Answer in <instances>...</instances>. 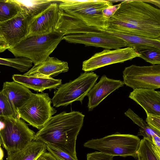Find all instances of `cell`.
Segmentation results:
<instances>
[{
    "instance_id": "cell-1",
    "label": "cell",
    "mask_w": 160,
    "mask_h": 160,
    "mask_svg": "<svg viewBox=\"0 0 160 160\" xmlns=\"http://www.w3.org/2000/svg\"><path fill=\"white\" fill-rule=\"evenodd\" d=\"M109 20L108 28L160 40V10L142 0H124Z\"/></svg>"
},
{
    "instance_id": "cell-2",
    "label": "cell",
    "mask_w": 160,
    "mask_h": 160,
    "mask_svg": "<svg viewBox=\"0 0 160 160\" xmlns=\"http://www.w3.org/2000/svg\"><path fill=\"white\" fill-rule=\"evenodd\" d=\"M85 115L79 111H65L52 116L35 134V140L56 148L76 159L77 136Z\"/></svg>"
},
{
    "instance_id": "cell-3",
    "label": "cell",
    "mask_w": 160,
    "mask_h": 160,
    "mask_svg": "<svg viewBox=\"0 0 160 160\" xmlns=\"http://www.w3.org/2000/svg\"><path fill=\"white\" fill-rule=\"evenodd\" d=\"M63 37L54 31L44 34L27 35L8 50L16 58H28L36 65L49 56L62 40Z\"/></svg>"
},
{
    "instance_id": "cell-4",
    "label": "cell",
    "mask_w": 160,
    "mask_h": 160,
    "mask_svg": "<svg viewBox=\"0 0 160 160\" xmlns=\"http://www.w3.org/2000/svg\"><path fill=\"white\" fill-rule=\"evenodd\" d=\"M113 5L108 0H59L60 9L83 21L98 30L109 27V19L104 17L103 10Z\"/></svg>"
},
{
    "instance_id": "cell-5",
    "label": "cell",
    "mask_w": 160,
    "mask_h": 160,
    "mask_svg": "<svg viewBox=\"0 0 160 160\" xmlns=\"http://www.w3.org/2000/svg\"><path fill=\"white\" fill-rule=\"evenodd\" d=\"M140 140L137 136L117 132L100 138L92 139L83 146L114 157L132 156L137 159Z\"/></svg>"
},
{
    "instance_id": "cell-6",
    "label": "cell",
    "mask_w": 160,
    "mask_h": 160,
    "mask_svg": "<svg viewBox=\"0 0 160 160\" xmlns=\"http://www.w3.org/2000/svg\"><path fill=\"white\" fill-rule=\"evenodd\" d=\"M3 123L0 130V142L7 154L19 151L34 140L35 132L18 117H0Z\"/></svg>"
},
{
    "instance_id": "cell-7",
    "label": "cell",
    "mask_w": 160,
    "mask_h": 160,
    "mask_svg": "<svg viewBox=\"0 0 160 160\" xmlns=\"http://www.w3.org/2000/svg\"><path fill=\"white\" fill-rule=\"evenodd\" d=\"M98 78L92 71L85 72L74 80L61 84L54 92L52 99L53 106H67L77 101L82 103Z\"/></svg>"
},
{
    "instance_id": "cell-8",
    "label": "cell",
    "mask_w": 160,
    "mask_h": 160,
    "mask_svg": "<svg viewBox=\"0 0 160 160\" xmlns=\"http://www.w3.org/2000/svg\"><path fill=\"white\" fill-rule=\"evenodd\" d=\"M51 103L48 93H33L18 109L17 117L40 130L57 112Z\"/></svg>"
},
{
    "instance_id": "cell-9",
    "label": "cell",
    "mask_w": 160,
    "mask_h": 160,
    "mask_svg": "<svg viewBox=\"0 0 160 160\" xmlns=\"http://www.w3.org/2000/svg\"><path fill=\"white\" fill-rule=\"evenodd\" d=\"M124 84L133 89L160 88V65L140 66L132 65L123 72Z\"/></svg>"
},
{
    "instance_id": "cell-10",
    "label": "cell",
    "mask_w": 160,
    "mask_h": 160,
    "mask_svg": "<svg viewBox=\"0 0 160 160\" xmlns=\"http://www.w3.org/2000/svg\"><path fill=\"white\" fill-rule=\"evenodd\" d=\"M139 57L138 53L132 48L127 47L112 50L105 49L83 61L82 70L85 72L92 71L107 65L122 63Z\"/></svg>"
},
{
    "instance_id": "cell-11",
    "label": "cell",
    "mask_w": 160,
    "mask_h": 160,
    "mask_svg": "<svg viewBox=\"0 0 160 160\" xmlns=\"http://www.w3.org/2000/svg\"><path fill=\"white\" fill-rule=\"evenodd\" d=\"M70 43L83 44L86 46L102 48L105 49H116L128 47L123 40L97 30L93 32L71 34L63 37Z\"/></svg>"
},
{
    "instance_id": "cell-12",
    "label": "cell",
    "mask_w": 160,
    "mask_h": 160,
    "mask_svg": "<svg viewBox=\"0 0 160 160\" xmlns=\"http://www.w3.org/2000/svg\"><path fill=\"white\" fill-rule=\"evenodd\" d=\"M31 18L22 11L15 17L0 22V33L9 48H12L28 35Z\"/></svg>"
},
{
    "instance_id": "cell-13",
    "label": "cell",
    "mask_w": 160,
    "mask_h": 160,
    "mask_svg": "<svg viewBox=\"0 0 160 160\" xmlns=\"http://www.w3.org/2000/svg\"><path fill=\"white\" fill-rule=\"evenodd\" d=\"M52 3L30 20L28 35H42L53 31L57 22L60 8L59 2Z\"/></svg>"
},
{
    "instance_id": "cell-14",
    "label": "cell",
    "mask_w": 160,
    "mask_h": 160,
    "mask_svg": "<svg viewBox=\"0 0 160 160\" xmlns=\"http://www.w3.org/2000/svg\"><path fill=\"white\" fill-rule=\"evenodd\" d=\"M124 85L121 80L110 78L105 75L102 76L87 95L88 111L92 110L109 94Z\"/></svg>"
},
{
    "instance_id": "cell-15",
    "label": "cell",
    "mask_w": 160,
    "mask_h": 160,
    "mask_svg": "<svg viewBox=\"0 0 160 160\" xmlns=\"http://www.w3.org/2000/svg\"><path fill=\"white\" fill-rule=\"evenodd\" d=\"M98 29L89 26L81 20L60 9L54 31L63 36L71 34L94 32Z\"/></svg>"
},
{
    "instance_id": "cell-16",
    "label": "cell",
    "mask_w": 160,
    "mask_h": 160,
    "mask_svg": "<svg viewBox=\"0 0 160 160\" xmlns=\"http://www.w3.org/2000/svg\"><path fill=\"white\" fill-rule=\"evenodd\" d=\"M140 105L146 112L160 116V92L154 89H133L128 96Z\"/></svg>"
},
{
    "instance_id": "cell-17",
    "label": "cell",
    "mask_w": 160,
    "mask_h": 160,
    "mask_svg": "<svg viewBox=\"0 0 160 160\" xmlns=\"http://www.w3.org/2000/svg\"><path fill=\"white\" fill-rule=\"evenodd\" d=\"M69 69L67 62L53 57H48L40 63L34 65L24 75L38 77H51L67 72Z\"/></svg>"
},
{
    "instance_id": "cell-18",
    "label": "cell",
    "mask_w": 160,
    "mask_h": 160,
    "mask_svg": "<svg viewBox=\"0 0 160 160\" xmlns=\"http://www.w3.org/2000/svg\"><path fill=\"white\" fill-rule=\"evenodd\" d=\"M2 90L7 96L17 117L18 109L33 94L28 88L14 81L4 82Z\"/></svg>"
},
{
    "instance_id": "cell-19",
    "label": "cell",
    "mask_w": 160,
    "mask_h": 160,
    "mask_svg": "<svg viewBox=\"0 0 160 160\" xmlns=\"http://www.w3.org/2000/svg\"><path fill=\"white\" fill-rule=\"evenodd\" d=\"M12 79L14 81L37 92H42L46 89H55L62 84L61 79H55L51 77L28 76L15 74L12 76Z\"/></svg>"
},
{
    "instance_id": "cell-20",
    "label": "cell",
    "mask_w": 160,
    "mask_h": 160,
    "mask_svg": "<svg viewBox=\"0 0 160 160\" xmlns=\"http://www.w3.org/2000/svg\"><path fill=\"white\" fill-rule=\"evenodd\" d=\"M100 31L121 39L127 43V47L133 48L137 51L150 48H155L160 49L159 40L144 38L114 31L108 28Z\"/></svg>"
},
{
    "instance_id": "cell-21",
    "label": "cell",
    "mask_w": 160,
    "mask_h": 160,
    "mask_svg": "<svg viewBox=\"0 0 160 160\" xmlns=\"http://www.w3.org/2000/svg\"><path fill=\"white\" fill-rule=\"evenodd\" d=\"M46 150L45 143L33 140L22 149L7 154L6 160H36Z\"/></svg>"
},
{
    "instance_id": "cell-22",
    "label": "cell",
    "mask_w": 160,
    "mask_h": 160,
    "mask_svg": "<svg viewBox=\"0 0 160 160\" xmlns=\"http://www.w3.org/2000/svg\"><path fill=\"white\" fill-rule=\"evenodd\" d=\"M19 5L21 10L31 18L37 15L52 3L58 0H15Z\"/></svg>"
},
{
    "instance_id": "cell-23",
    "label": "cell",
    "mask_w": 160,
    "mask_h": 160,
    "mask_svg": "<svg viewBox=\"0 0 160 160\" xmlns=\"http://www.w3.org/2000/svg\"><path fill=\"white\" fill-rule=\"evenodd\" d=\"M21 11L19 5L15 0H0V22L13 18Z\"/></svg>"
},
{
    "instance_id": "cell-24",
    "label": "cell",
    "mask_w": 160,
    "mask_h": 160,
    "mask_svg": "<svg viewBox=\"0 0 160 160\" xmlns=\"http://www.w3.org/2000/svg\"><path fill=\"white\" fill-rule=\"evenodd\" d=\"M143 160H160L159 155L152 143L143 138L140 140L137 151V157Z\"/></svg>"
},
{
    "instance_id": "cell-25",
    "label": "cell",
    "mask_w": 160,
    "mask_h": 160,
    "mask_svg": "<svg viewBox=\"0 0 160 160\" xmlns=\"http://www.w3.org/2000/svg\"><path fill=\"white\" fill-rule=\"evenodd\" d=\"M33 62L28 58L20 57L13 58H0V64L14 68L21 72L28 71L32 66Z\"/></svg>"
},
{
    "instance_id": "cell-26",
    "label": "cell",
    "mask_w": 160,
    "mask_h": 160,
    "mask_svg": "<svg viewBox=\"0 0 160 160\" xmlns=\"http://www.w3.org/2000/svg\"><path fill=\"white\" fill-rule=\"evenodd\" d=\"M137 52L140 58L153 65H160V49L155 48L144 49Z\"/></svg>"
},
{
    "instance_id": "cell-27",
    "label": "cell",
    "mask_w": 160,
    "mask_h": 160,
    "mask_svg": "<svg viewBox=\"0 0 160 160\" xmlns=\"http://www.w3.org/2000/svg\"><path fill=\"white\" fill-rule=\"evenodd\" d=\"M17 117L9 101L2 90L0 91V117Z\"/></svg>"
},
{
    "instance_id": "cell-28",
    "label": "cell",
    "mask_w": 160,
    "mask_h": 160,
    "mask_svg": "<svg viewBox=\"0 0 160 160\" xmlns=\"http://www.w3.org/2000/svg\"><path fill=\"white\" fill-rule=\"evenodd\" d=\"M46 149L57 160H78L69 154L53 146L46 144Z\"/></svg>"
},
{
    "instance_id": "cell-29",
    "label": "cell",
    "mask_w": 160,
    "mask_h": 160,
    "mask_svg": "<svg viewBox=\"0 0 160 160\" xmlns=\"http://www.w3.org/2000/svg\"><path fill=\"white\" fill-rule=\"evenodd\" d=\"M147 123L151 128L160 132V116L146 112Z\"/></svg>"
},
{
    "instance_id": "cell-30",
    "label": "cell",
    "mask_w": 160,
    "mask_h": 160,
    "mask_svg": "<svg viewBox=\"0 0 160 160\" xmlns=\"http://www.w3.org/2000/svg\"><path fill=\"white\" fill-rule=\"evenodd\" d=\"M113 157L99 151H96L87 154V160H113Z\"/></svg>"
},
{
    "instance_id": "cell-31",
    "label": "cell",
    "mask_w": 160,
    "mask_h": 160,
    "mask_svg": "<svg viewBox=\"0 0 160 160\" xmlns=\"http://www.w3.org/2000/svg\"><path fill=\"white\" fill-rule=\"evenodd\" d=\"M121 4L108 7L102 11L104 17L108 19L112 17L119 8Z\"/></svg>"
},
{
    "instance_id": "cell-32",
    "label": "cell",
    "mask_w": 160,
    "mask_h": 160,
    "mask_svg": "<svg viewBox=\"0 0 160 160\" xmlns=\"http://www.w3.org/2000/svg\"><path fill=\"white\" fill-rule=\"evenodd\" d=\"M36 160H57L49 152H45L40 155Z\"/></svg>"
},
{
    "instance_id": "cell-33",
    "label": "cell",
    "mask_w": 160,
    "mask_h": 160,
    "mask_svg": "<svg viewBox=\"0 0 160 160\" xmlns=\"http://www.w3.org/2000/svg\"><path fill=\"white\" fill-rule=\"evenodd\" d=\"M9 48V47L4 39L0 33V52H2Z\"/></svg>"
},
{
    "instance_id": "cell-34",
    "label": "cell",
    "mask_w": 160,
    "mask_h": 160,
    "mask_svg": "<svg viewBox=\"0 0 160 160\" xmlns=\"http://www.w3.org/2000/svg\"><path fill=\"white\" fill-rule=\"evenodd\" d=\"M143 2H147L150 3L157 6L159 8L160 7V1L159 0H142Z\"/></svg>"
},
{
    "instance_id": "cell-35",
    "label": "cell",
    "mask_w": 160,
    "mask_h": 160,
    "mask_svg": "<svg viewBox=\"0 0 160 160\" xmlns=\"http://www.w3.org/2000/svg\"><path fill=\"white\" fill-rule=\"evenodd\" d=\"M1 143L0 142V160H3L4 153L3 150L1 147Z\"/></svg>"
},
{
    "instance_id": "cell-36",
    "label": "cell",
    "mask_w": 160,
    "mask_h": 160,
    "mask_svg": "<svg viewBox=\"0 0 160 160\" xmlns=\"http://www.w3.org/2000/svg\"><path fill=\"white\" fill-rule=\"evenodd\" d=\"M137 158H138V160H143L141 157L138 156L137 157Z\"/></svg>"
},
{
    "instance_id": "cell-37",
    "label": "cell",
    "mask_w": 160,
    "mask_h": 160,
    "mask_svg": "<svg viewBox=\"0 0 160 160\" xmlns=\"http://www.w3.org/2000/svg\"></svg>"
}]
</instances>
